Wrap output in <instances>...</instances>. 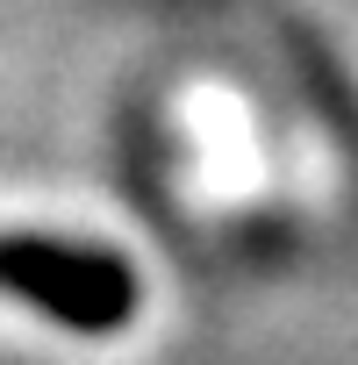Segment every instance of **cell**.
I'll return each instance as SVG.
<instances>
[{
    "instance_id": "obj_1",
    "label": "cell",
    "mask_w": 358,
    "mask_h": 365,
    "mask_svg": "<svg viewBox=\"0 0 358 365\" xmlns=\"http://www.w3.org/2000/svg\"><path fill=\"white\" fill-rule=\"evenodd\" d=\"M0 287L44 301L58 322H108L122 308V272L58 244H0Z\"/></svg>"
}]
</instances>
